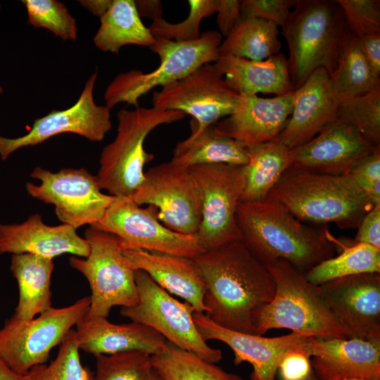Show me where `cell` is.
I'll use <instances>...</instances> for the list:
<instances>
[{"label":"cell","mask_w":380,"mask_h":380,"mask_svg":"<svg viewBox=\"0 0 380 380\" xmlns=\"http://www.w3.org/2000/svg\"><path fill=\"white\" fill-rule=\"evenodd\" d=\"M281 27L294 90L317 68L332 75L354 37L336 0H297Z\"/></svg>","instance_id":"cell-4"},{"label":"cell","mask_w":380,"mask_h":380,"mask_svg":"<svg viewBox=\"0 0 380 380\" xmlns=\"http://www.w3.org/2000/svg\"><path fill=\"white\" fill-rule=\"evenodd\" d=\"M151 364L160 380H244L167 341L163 352L151 355Z\"/></svg>","instance_id":"cell-33"},{"label":"cell","mask_w":380,"mask_h":380,"mask_svg":"<svg viewBox=\"0 0 380 380\" xmlns=\"http://www.w3.org/2000/svg\"><path fill=\"white\" fill-rule=\"evenodd\" d=\"M75 329H72L49 365H38L26 374L27 380H94L89 367L82 365Z\"/></svg>","instance_id":"cell-35"},{"label":"cell","mask_w":380,"mask_h":380,"mask_svg":"<svg viewBox=\"0 0 380 380\" xmlns=\"http://www.w3.org/2000/svg\"><path fill=\"white\" fill-rule=\"evenodd\" d=\"M308 348L318 380L380 379V342L310 336Z\"/></svg>","instance_id":"cell-21"},{"label":"cell","mask_w":380,"mask_h":380,"mask_svg":"<svg viewBox=\"0 0 380 380\" xmlns=\"http://www.w3.org/2000/svg\"><path fill=\"white\" fill-rule=\"evenodd\" d=\"M336 120L355 127L374 146H380V88L341 101Z\"/></svg>","instance_id":"cell-36"},{"label":"cell","mask_w":380,"mask_h":380,"mask_svg":"<svg viewBox=\"0 0 380 380\" xmlns=\"http://www.w3.org/2000/svg\"><path fill=\"white\" fill-rule=\"evenodd\" d=\"M79 2L93 15L101 17L108 10L112 0H83Z\"/></svg>","instance_id":"cell-48"},{"label":"cell","mask_w":380,"mask_h":380,"mask_svg":"<svg viewBox=\"0 0 380 380\" xmlns=\"http://www.w3.org/2000/svg\"><path fill=\"white\" fill-rule=\"evenodd\" d=\"M278 371L281 380H318L308 344L289 352L280 362Z\"/></svg>","instance_id":"cell-43"},{"label":"cell","mask_w":380,"mask_h":380,"mask_svg":"<svg viewBox=\"0 0 380 380\" xmlns=\"http://www.w3.org/2000/svg\"><path fill=\"white\" fill-rule=\"evenodd\" d=\"M193 259L205 286V314L222 327L255 334V313L275 293V284L266 266L241 241Z\"/></svg>","instance_id":"cell-1"},{"label":"cell","mask_w":380,"mask_h":380,"mask_svg":"<svg viewBox=\"0 0 380 380\" xmlns=\"http://www.w3.org/2000/svg\"><path fill=\"white\" fill-rule=\"evenodd\" d=\"M243 1L218 0L217 23L219 32L227 37L241 16Z\"/></svg>","instance_id":"cell-45"},{"label":"cell","mask_w":380,"mask_h":380,"mask_svg":"<svg viewBox=\"0 0 380 380\" xmlns=\"http://www.w3.org/2000/svg\"><path fill=\"white\" fill-rule=\"evenodd\" d=\"M350 174L374 204L380 203V146Z\"/></svg>","instance_id":"cell-42"},{"label":"cell","mask_w":380,"mask_h":380,"mask_svg":"<svg viewBox=\"0 0 380 380\" xmlns=\"http://www.w3.org/2000/svg\"><path fill=\"white\" fill-rule=\"evenodd\" d=\"M348 338L380 342V273H363L316 286Z\"/></svg>","instance_id":"cell-16"},{"label":"cell","mask_w":380,"mask_h":380,"mask_svg":"<svg viewBox=\"0 0 380 380\" xmlns=\"http://www.w3.org/2000/svg\"><path fill=\"white\" fill-rule=\"evenodd\" d=\"M84 239L90 245L87 257L69 258L70 265L87 279L91 304L86 317H105L114 306L132 307L139 301L135 270L127 262L116 236L89 227Z\"/></svg>","instance_id":"cell-9"},{"label":"cell","mask_w":380,"mask_h":380,"mask_svg":"<svg viewBox=\"0 0 380 380\" xmlns=\"http://www.w3.org/2000/svg\"><path fill=\"white\" fill-rule=\"evenodd\" d=\"M241 95L236 110L214 124L217 129L246 148L276 140L292 113L294 91L273 98Z\"/></svg>","instance_id":"cell-22"},{"label":"cell","mask_w":380,"mask_h":380,"mask_svg":"<svg viewBox=\"0 0 380 380\" xmlns=\"http://www.w3.org/2000/svg\"><path fill=\"white\" fill-rule=\"evenodd\" d=\"M341 380H368V379H359V378H348V379H343ZM371 380H380V379H371Z\"/></svg>","instance_id":"cell-51"},{"label":"cell","mask_w":380,"mask_h":380,"mask_svg":"<svg viewBox=\"0 0 380 380\" xmlns=\"http://www.w3.org/2000/svg\"><path fill=\"white\" fill-rule=\"evenodd\" d=\"M247 149L249 161L243 166L244 186L240 201H263L285 170L293 164L291 149L277 140Z\"/></svg>","instance_id":"cell-29"},{"label":"cell","mask_w":380,"mask_h":380,"mask_svg":"<svg viewBox=\"0 0 380 380\" xmlns=\"http://www.w3.org/2000/svg\"><path fill=\"white\" fill-rule=\"evenodd\" d=\"M135 281L139 301L121 308L122 317L153 328L167 341L208 362L217 363L222 359V350L210 346L198 331L190 304L175 298L143 270H135Z\"/></svg>","instance_id":"cell-10"},{"label":"cell","mask_w":380,"mask_h":380,"mask_svg":"<svg viewBox=\"0 0 380 380\" xmlns=\"http://www.w3.org/2000/svg\"><path fill=\"white\" fill-rule=\"evenodd\" d=\"M297 0H244L241 16L255 18L272 22L282 27Z\"/></svg>","instance_id":"cell-41"},{"label":"cell","mask_w":380,"mask_h":380,"mask_svg":"<svg viewBox=\"0 0 380 380\" xmlns=\"http://www.w3.org/2000/svg\"><path fill=\"white\" fill-rule=\"evenodd\" d=\"M241 95L226 82L215 63L194 72L153 94V107L179 110L192 117L191 137L236 110Z\"/></svg>","instance_id":"cell-14"},{"label":"cell","mask_w":380,"mask_h":380,"mask_svg":"<svg viewBox=\"0 0 380 380\" xmlns=\"http://www.w3.org/2000/svg\"><path fill=\"white\" fill-rule=\"evenodd\" d=\"M53 259L32 253L13 254L11 270L18 286L14 314L30 319L52 308L51 278Z\"/></svg>","instance_id":"cell-27"},{"label":"cell","mask_w":380,"mask_h":380,"mask_svg":"<svg viewBox=\"0 0 380 380\" xmlns=\"http://www.w3.org/2000/svg\"><path fill=\"white\" fill-rule=\"evenodd\" d=\"M158 209L141 208L130 197L115 196L101 220L89 226L112 234L122 248H136L194 258L205 252L196 235H186L165 227Z\"/></svg>","instance_id":"cell-13"},{"label":"cell","mask_w":380,"mask_h":380,"mask_svg":"<svg viewBox=\"0 0 380 380\" xmlns=\"http://www.w3.org/2000/svg\"><path fill=\"white\" fill-rule=\"evenodd\" d=\"M1 6L0 4V13H1ZM4 92V89H3V87H1V85L0 84V94H2Z\"/></svg>","instance_id":"cell-52"},{"label":"cell","mask_w":380,"mask_h":380,"mask_svg":"<svg viewBox=\"0 0 380 380\" xmlns=\"http://www.w3.org/2000/svg\"><path fill=\"white\" fill-rule=\"evenodd\" d=\"M355 127L338 120L306 144L291 149L293 164L318 173L342 175L369 156L377 147Z\"/></svg>","instance_id":"cell-19"},{"label":"cell","mask_w":380,"mask_h":380,"mask_svg":"<svg viewBox=\"0 0 380 380\" xmlns=\"http://www.w3.org/2000/svg\"><path fill=\"white\" fill-rule=\"evenodd\" d=\"M80 350L96 356L139 350L150 355L163 352L167 340L153 328L137 322L114 324L105 317H84L77 325Z\"/></svg>","instance_id":"cell-25"},{"label":"cell","mask_w":380,"mask_h":380,"mask_svg":"<svg viewBox=\"0 0 380 380\" xmlns=\"http://www.w3.org/2000/svg\"><path fill=\"white\" fill-rule=\"evenodd\" d=\"M340 253L303 274L312 285L319 286L337 279L363 273H380V248L365 243H350L333 238Z\"/></svg>","instance_id":"cell-32"},{"label":"cell","mask_w":380,"mask_h":380,"mask_svg":"<svg viewBox=\"0 0 380 380\" xmlns=\"http://www.w3.org/2000/svg\"><path fill=\"white\" fill-rule=\"evenodd\" d=\"M193 318L205 341L217 340L232 350L235 365L243 362L252 365L250 380H276V374L284 357L294 349L307 346L309 339L294 332L270 338L239 332L219 326L205 313L194 312Z\"/></svg>","instance_id":"cell-18"},{"label":"cell","mask_w":380,"mask_h":380,"mask_svg":"<svg viewBox=\"0 0 380 380\" xmlns=\"http://www.w3.org/2000/svg\"><path fill=\"white\" fill-rule=\"evenodd\" d=\"M127 262L141 270L170 294L183 298L199 313H205V286L193 258L136 248H122Z\"/></svg>","instance_id":"cell-24"},{"label":"cell","mask_w":380,"mask_h":380,"mask_svg":"<svg viewBox=\"0 0 380 380\" xmlns=\"http://www.w3.org/2000/svg\"><path fill=\"white\" fill-rule=\"evenodd\" d=\"M265 200L277 202L302 222L357 229L374 206L350 174L331 175L295 164L282 174Z\"/></svg>","instance_id":"cell-3"},{"label":"cell","mask_w":380,"mask_h":380,"mask_svg":"<svg viewBox=\"0 0 380 380\" xmlns=\"http://www.w3.org/2000/svg\"><path fill=\"white\" fill-rule=\"evenodd\" d=\"M221 42L222 35L216 30L205 31L192 41L156 37L149 49L159 56V65L149 72L131 70L118 75L106 89L105 106L110 110L120 103L139 107V100L153 88L169 85L206 63H215Z\"/></svg>","instance_id":"cell-7"},{"label":"cell","mask_w":380,"mask_h":380,"mask_svg":"<svg viewBox=\"0 0 380 380\" xmlns=\"http://www.w3.org/2000/svg\"><path fill=\"white\" fill-rule=\"evenodd\" d=\"M357 39L366 61L373 71L380 76V34L362 36Z\"/></svg>","instance_id":"cell-46"},{"label":"cell","mask_w":380,"mask_h":380,"mask_svg":"<svg viewBox=\"0 0 380 380\" xmlns=\"http://www.w3.org/2000/svg\"><path fill=\"white\" fill-rule=\"evenodd\" d=\"M355 37L380 34L379 0H336Z\"/></svg>","instance_id":"cell-40"},{"label":"cell","mask_w":380,"mask_h":380,"mask_svg":"<svg viewBox=\"0 0 380 380\" xmlns=\"http://www.w3.org/2000/svg\"><path fill=\"white\" fill-rule=\"evenodd\" d=\"M30 177L40 184L27 182L28 194L53 204L58 219L75 229L99 222L115 197L102 193L96 175L84 167L52 172L37 166Z\"/></svg>","instance_id":"cell-12"},{"label":"cell","mask_w":380,"mask_h":380,"mask_svg":"<svg viewBox=\"0 0 380 380\" xmlns=\"http://www.w3.org/2000/svg\"><path fill=\"white\" fill-rule=\"evenodd\" d=\"M130 198L140 206L157 208L158 220L170 229L186 235L197 234L201 203L189 167L171 161L151 167Z\"/></svg>","instance_id":"cell-15"},{"label":"cell","mask_w":380,"mask_h":380,"mask_svg":"<svg viewBox=\"0 0 380 380\" xmlns=\"http://www.w3.org/2000/svg\"><path fill=\"white\" fill-rule=\"evenodd\" d=\"M90 304V296H86L66 307H52L30 319L13 314L0 329V359L15 373L26 375L47 361L51 349L61 345L86 316Z\"/></svg>","instance_id":"cell-8"},{"label":"cell","mask_w":380,"mask_h":380,"mask_svg":"<svg viewBox=\"0 0 380 380\" xmlns=\"http://www.w3.org/2000/svg\"><path fill=\"white\" fill-rule=\"evenodd\" d=\"M187 18L178 23L167 22L163 17L152 21L148 27L155 37L186 42L200 37V23L205 18L217 12L218 0H189Z\"/></svg>","instance_id":"cell-39"},{"label":"cell","mask_w":380,"mask_h":380,"mask_svg":"<svg viewBox=\"0 0 380 380\" xmlns=\"http://www.w3.org/2000/svg\"><path fill=\"white\" fill-rule=\"evenodd\" d=\"M97 78L94 72L86 82L76 103L64 110H52L35 119L25 135L7 138L0 135V157L5 160L23 147L38 145L58 134L73 133L91 141H101L112 128L110 110L94 101V89Z\"/></svg>","instance_id":"cell-17"},{"label":"cell","mask_w":380,"mask_h":380,"mask_svg":"<svg viewBox=\"0 0 380 380\" xmlns=\"http://www.w3.org/2000/svg\"><path fill=\"white\" fill-rule=\"evenodd\" d=\"M146 380H160L157 374L153 371V369L148 372Z\"/></svg>","instance_id":"cell-50"},{"label":"cell","mask_w":380,"mask_h":380,"mask_svg":"<svg viewBox=\"0 0 380 380\" xmlns=\"http://www.w3.org/2000/svg\"><path fill=\"white\" fill-rule=\"evenodd\" d=\"M28 16V23L34 27L51 31L64 41L77 39L75 18L65 4L56 0H23Z\"/></svg>","instance_id":"cell-37"},{"label":"cell","mask_w":380,"mask_h":380,"mask_svg":"<svg viewBox=\"0 0 380 380\" xmlns=\"http://www.w3.org/2000/svg\"><path fill=\"white\" fill-rule=\"evenodd\" d=\"M215 65L227 84L239 94L281 96L294 91L289 61L283 53L263 61L224 56Z\"/></svg>","instance_id":"cell-26"},{"label":"cell","mask_w":380,"mask_h":380,"mask_svg":"<svg viewBox=\"0 0 380 380\" xmlns=\"http://www.w3.org/2000/svg\"><path fill=\"white\" fill-rule=\"evenodd\" d=\"M140 17H146L152 20L162 18V3L158 0L134 1Z\"/></svg>","instance_id":"cell-47"},{"label":"cell","mask_w":380,"mask_h":380,"mask_svg":"<svg viewBox=\"0 0 380 380\" xmlns=\"http://www.w3.org/2000/svg\"><path fill=\"white\" fill-rule=\"evenodd\" d=\"M96 357L94 380H146L152 369L151 355L129 350Z\"/></svg>","instance_id":"cell-38"},{"label":"cell","mask_w":380,"mask_h":380,"mask_svg":"<svg viewBox=\"0 0 380 380\" xmlns=\"http://www.w3.org/2000/svg\"><path fill=\"white\" fill-rule=\"evenodd\" d=\"M338 106L328 72L317 68L294 90L292 113L276 140L290 149L306 144L336 120Z\"/></svg>","instance_id":"cell-20"},{"label":"cell","mask_w":380,"mask_h":380,"mask_svg":"<svg viewBox=\"0 0 380 380\" xmlns=\"http://www.w3.org/2000/svg\"><path fill=\"white\" fill-rule=\"evenodd\" d=\"M243 166L210 164L189 167L201 203V220L196 236L205 251L240 241L236 213L244 186Z\"/></svg>","instance_id":"cell-11"},{"label":"cell","mask_w":380,"mask_h":380,"mask_svg":"<svg viewBox=\"0 0 380 380\" xmlns=\"http://www.w3.org/2000/svg\"><path fill=\"white\" fill-rule=\"evenodd\" d=\"M330 83L338 103L380 88V76L366 61L356 37L352 39L336 71L330 76Z\"/></svg>","instance_id":"cell-34"},{"label":"cell","mask_w":380,"mask_h":380,"mask_svg":"<svg viewBox=\"0 0 380 380\" xmlns=\"http://www.w3.org/2000/svg\"><path fill=\"white\" fill-rule=\"evenodd\" d=\"M274 23L260 18L241 17L221 42L220 56H232L263 61L279 53L281 43Z\"/></svg>","instance_id":"cell-31"},{"label":"cell","mask_w":380,"mask_h":380,"mask_svg":"<svg viewBox=\"0 0 380 380\" xmlns=\"http://www.w3.org/2000/svg\"><path fill=\"white\" fill-rule=\"evenodd\" d=\"M236 220L241 242L264 265L283 259L304 274L336 250L327 225L305 224L275 201H240Z\"/></svg>","instance_id":"cell-2"},{"label":"cell","mask_w":380,"mask_h":380,"mask_svg":"<svg viewBox=\"0 0 380 380\" xmlns=\"http://www.w3.org/2000/svg\"><path fill=\"white\" fill-rule=\"evenodd\" d=\"M275 284L272 300L255 315V334L272 329H289L308 337L348 338L334 319L316 286L289 262L277 259L265 265Z\"/></svg>","instance_id":"cell-5"},{"label":"cell","mask_w":380,"mask_h":380,"mask_svg":"<svg viewBox=\"0 0 380 380\" xmlns=\"http://www.w3.org/2000/svg\"><path fill=\"white\" fill-rule=\"evenodd\" d=\"M357 229L355 242L380 248V203L374 205L365 215Z\"/></svg>","instance_id":"cell-44"},{"label":"cell","mask_w":380,"mask_h":380,"mask_svg":"<svg viewBox=\"0 0 380 380\" xmlns=\"http://www.w3.org/2000/svg\"><path fill=\"white\" fill-rule=\"evenodd\" d=\"M100 22L93 42L102 51L118 54L125 45L150 48L156 42L149 28L142 23L134 1L112 0Z\"/></svg>","instance_id":"cell-28"},{"label":"cell","mask_w":380,"mask_h":380,"mask_svg":"<svg viewBox=\"0 0 380 380\" xmlns=\"http://www.w3.org/2000/svg\"><path fill=\"white\" fill-rule=\"evenodd\" d=\"M90 252L89 242L80 237L70 225L46 224L35 213L20 224L0 222V253H32L53 258L70 253L86 258Z\"/></svg>","instance_id":"cell-23"},{"label":"cell","mask_w":380,"mask_h":380,"mask_svg":"<svg viewBox=\"0 0 380 380\" xmlns=\"http://www.w3.org/2000/svg\"><path fill=\"white\" fill-rule=\"evenodd\" d=\"M0 380H27V376L15 373L0 359Z\"/></svg>","instance_id":"cell-49"},{"label":"cell","mask_w":380,"mask_h":380,"mask_svg":"<svg viewBox=\"0 0 380 380\" xmlns=\"http://www.w3.org/2000/svg\"><path fill=\"white\" fill-rule=\"evenodd\" d=\"M170 161L186 167L210 164L243 166L248 163L249 153L241 143L222 134L212 125L179 142Z\"/></svg>","instance_id":"cell-30"},{"label":"cell","mask_w":380,"mask_h":380,"mask_svg":"<svg viewBox=\"0 0 380 380\" xmlns=\"http://www.w3.org/2000/svg\"><path fill=\"white\" fill-rule=\"evenodd\" d=\"M185 116L179 110L155 107L120 110L117 114L116 137L100 156L96 177L101 189L111 196L132 197L144 179V165L154 158L144 148L146 137L159 125L179 121Z\"/></svg>","instance_id":"cell-6"}]
</instances>
